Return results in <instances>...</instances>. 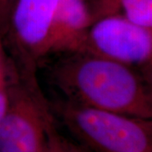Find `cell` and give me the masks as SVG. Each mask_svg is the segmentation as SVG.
<instances>
[{
  "label": "cell",
  "instance_id": "obj_7",
  "mask_svg": "<svg viewBox=\"0 0 152 152\" xmlns=\"http://www.w3.org/2000/svg\"><path fill=\"white\" fill-rule=\"evenodd\" d=\"M119 15L142 27L152 30V0H100L95 20L108 15Z\"/></svg>",
  "mask_w": 152,
  "mask_h": 152
},
{
  "label": "cell",
  "instance_id": "obj_5",
  "mask_svg": "<svg viewBox=\"0 0 152 152\" xmlns=\"http://www.w3.org/2000/svg\"><path fill=\"white\" fill-rule=\"evenodd\" d=\"M58 0H17L5 36L23 68L33 75L37 62L50 53V40Z\"/></svg>",
  "mask_w": 152,
  "mask_h": 152
},
{
  "label": "cell",
  "instance_id": "obj_11",
  "mask_svg": "<svg viewBox=\"0 0 152 152\" xmlns=\"http://www.w3.org/2000/svg\"><path fill=\"white\" fill-rule=\"evenodd\" d=\"M4 44H3V41L0 38V56H2L3 54H4Z\"/></svg>",
  "mask_w": 152,
  "mask_h": 152
},
{
  "label": "cell",
  "instance_id": "obj_9",
  "mask_svg": "<svg viewBox=\"0 0 152 152\" xmlns=\"http://www.w3.org/2000/svg\"><path fill=\"white\" fill-rule=\"evenodd\" d=\"M11 70L5 53L0 56V118L7 110L10 101Z\"/></svg>",
  "mask_w": 152,
  "mask_h": 152
},
{
  "label": "cell",
  "instance_id": "obj_2",
  "mask_svg": "<svg viewBox=\"0 0 152 152\" xmlns=\"http://www.w3.org/2000/svg\"><path fill=\"white\" fill-rule=\"evenodd\" d=\"M55 112L79 144L91 152H152L151 119L95 108L70 101Z\"/></svg>",
  "mask_w": 152,
  "mask_h": 152
},
{
  "label": "cell",
  "instance_id": "obj_4",
  "mask_svg": "<svg viewBox=\"0 0 152 152\" xmlns=\"http://www.w3.org/2000/svg\"><path fill=\"white\" fill-rule=\"evenodd\" d=\"M83 53L100 56L136 69L152 59V30L120 15H108L92 22Z\"/></svg>",
  "mask_w": 152,
  "mask_h": 152
},
{
  "label": "cell",
  "instance_id": "obj_3",
  "mask_svg": "<svg viewBox=\"0 0 152 152\" xmlns=\"http://www.w3.org/2000/svg\"><path fill=\"white\" fill-rule=\"evenodd\" d=\"M14 81L11 74L10 101L0 118V152H42L52 110L34 85Z\"/></svg>",
  "mask_w": 152,
  "mask_h": 152
},
{
  "label": "cell",
  "instance_id": "obj_1",
  "mask_svg": "<svg viewBox=\"0 0 152 152\" xmlns=\"http://www.w3.org/2000/svg\"><path fill=\"white\" fill-rule=\"evenodd\" d=\"M52 79L70 102L151 119V91L133 67L76 53L55 66Z\"/></svg>",
  "mask_w": 152,
  "mask_h": 152
},
{
  "label": "cell",
  "instance_id": "obj_6",
  "mask_svg": "<svg viewBox=\"0 0 152 152\" xmlns=\"http://www.w3.org/2000/svg\"><path fill=\"white\" fill-rule=\"evenodd\" d=\"M93 22L85 0H58L55 11L50 53H83Z\"/></svg>",
  "mask_w": 152,
  "mask_h": 152
},
{
  "label": "cell",
  "instance_id": "obj_10",
  "mask_svg": "<svg viewBox=\"0 0 152 152\" xmlns=\"http://www.w3.org/2000/svg\"><path fill=\"white\" fill-rule=\"evenodd\" d=\"M17 0H0V38L3 39L7 31L11 11Z\"/></svg>",
  "mask_w": 152,
  "mask_h": 152
},
{
  "label": "cell",
  "instance_id": "obj_8",
  "mask_svg": "<svg viewBox=\"0 0 152 152\" xmlns=\"http://www.w3.org/2000/svg\"><path fill=\"white\" fill-rule=\"evenodd\" d=\"M42 152H91L80 144L68 140L56 128L54 120L49 124Z\"/></svg>",
  "mask_w": 152,
  "mask_h": 152
}]
</instances>
